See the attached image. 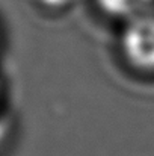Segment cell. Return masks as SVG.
Masks as SVG:
<instances>
[{
	"label": "cell",
	"instance_id": "7a4b0ae2",
	"mask_svg": "<svg viewBox=\"0 0 154 156\" xmlns=\"http://www.w3.org/2000/svg\"><path fill=\"white\" fill-rule=\"evenodd\" d=\"M98 12L119 24L154 9V0H94Z\"/></svg>",
	"mask_w": 154,
	"mask_h": 156
},
{
	"label": "cell",
	"instance_id": "3957f363",
	"mask_svg": "<svg viewBox=\"0 0 154 156\" xmlns=\"http://www.w3.org/2000/svg\"><path fill=\"white\" fill-rule=\"evenodd\" d=\"M0 91H2V88H0Z\"/></svg>",
	"mask_w": 154,
	"mask_h": 156
},
{
	"label": "cell",
	"instance_id": "6da1fadb",
	"mask_svg": "<svg viewBox=\"0 0 154 156\" xmlns=\"http://www.w3.org/2000/svg\"><path fill=\"white\" fill-rule=\"evenodd\" d=\"M118 52L136 74L154 76V9L121 24Z\"/></svg>",
	"mask_w": 154,
	"mask_h": 156
}]
</instances>
